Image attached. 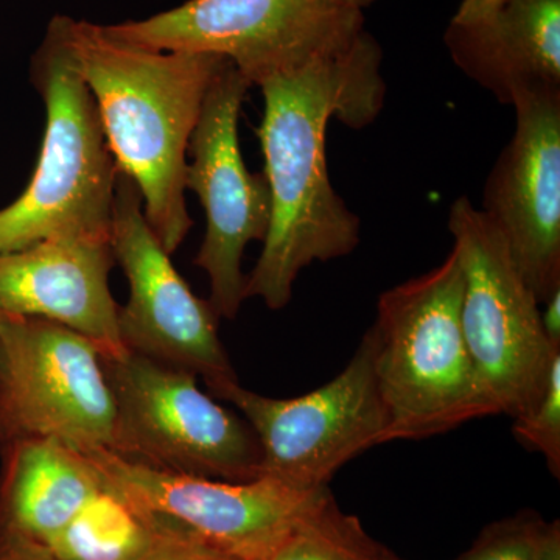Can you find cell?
<instances>
[{"label": "cell", "mask_w": 560, "mask_h": 560, "mask_svg": "<svg viewBox=\"0 0 560 560\" xmlns=\"http://www.w3.org/2000/svg\"><path fill=\"white\" fill-rule=\"evenodd\" d=\"M259 128L271 220L245 300L282 311L294 282L313 261L349 256L360 243V219L330 183L326 139L331 119L353 130L377 119L385 103L382 49L364 32L340 57L267 81Z\"/></svg>", "instance_id": "1"}, {"label": "cell", "mask_w": 560, "mask_h": 560, "mask_svg": "<svg viewBox=\"0 0 560 560\" xmlns=\"http://www.w3.org/2000/svg\"><path fill=\"white\" fill-rule=\"evenodd\" d=\"M66 33L117 167L135 180L145 219L172 256L194 226L184 200L190 136L228 60L145 49L68 16Z\"/></svg>", "instance_id": "2"}, {"label": "cell", "mask_w": 560, "mask_h": 560, "mask_svg": "<svg viewBox=\"0 0 560 560\" xmlns=\"http://www.w3.org/2000/svg\"><path fill=\"white\" fill-rule=\"evenodd\" d=\"M455 250L440 267L386 290L366 331L388 441H416L485 418L463 327Z\"/></svg>", "instance_id": "3"}, {"label": "cell", "mask_w": 560, "mask_h": 560, "mask_svg": "<svg viewBox=\"0 0 560 560\" xmlns=\"http://www.w3.org/2000/svg\"><path fill=\"white\" fill-rule=\"evenodd\" d=\"M32 79L46 103V136L27 189L0 210V254L60 232L110 234L119 167L73 62L66 16L51 20L33 58Z\"/></svg>", "instance_id": "4"}, {"label": "cell", "mask_w": 560, "mask_h": 560, "mask_svg": "<svg viewBox=\"0 0 560 560\" xmlns=\"http://www.w3.org/2000/svg\"><path fill=\"white\" fill-rule=\"evenodd\" d=\"M448 230L463 271L460 327L482 415L515 418L539 401L560 348L548 341L541 304L506 242L469 198L453 202Z\"/></svg>", "instance_id": "5"}, {"label": "cell", "mask_w": 560, "mask_h": 560, "mask_svg": "<svg viewBox=\"0 0 560 560\" xmlns=\"http://www.w3.org/2000/svg\"><path fill=\"white\" fill-rule=\"evenodd\" d=\"M105 27L145 49L219 55L259 88L340 57L366 32L363 10L350 0H189Z\"/></svg>", "instance_id": "6"}, {"label": "cell", "mask_w": 560, "mask_h": 560, "mask_svg": "<svg viewBox=\"0 0 560 560\" xmlns=\"http://www.w3.org/2000/svg\"><path fill=\"white\" fill-rule=\"evenodd\" d=\"M102 359L116 401L109 452L168 474L231 482L261 477L249 423L202 393L197 375L128 349Z\"/></svg>", "instance_id": "7"}, {"label": "cell", "mask_w": 560, "mask_h": 560, "mask_svg": "<svg viewBox=\"0 0 560 560\" xmlns=\"http://www.w3.org/2000/svg\"><path fill=\"white\" fill-rule=\"evenodd\" d=\"M116 401L101 349L79 331L0 312V445L50 438L113 451Z\"/></svg>", "instance_id": "8"}, {"label": "cell", "mask_w": 560, "mask_h": 560, "mask_svg": "<svg viewBox=\"0 0 560 560\" xmlns=\"http://www.w3.org/2000/svg\"><path fill=\"white\" fill-rule=\"evenodd\" d=\"M245 416L261 451V475L304 489L327 488L349 460L388 441L368 334L329 383L293 399H272L232 382L212 394Z\"/></svg>", "instance_id": "9"}, {"label": "cell", "mask_w": 560, "mask_h": 560, "mask_svg": "<svg viewBox=\"0 0 560 560\" xmlns=\"http://www.w3.org/2000/svg\"><path fill=\"white\" fill-rule=\"evenodd\" d=\"M103 480L140 510L180 526L237 560H272L305 518L330 499L261 475L231 482L150 469L109 451L84 453Z\"/></svg>", "instance_id": "10"}, {"label": "cell", "mask_w": 560, "mask_h": 560, "mask_svg": "<svg viewBox=\"0 0 560 560\" xmlns=\"http://www.w3.org/2000/svg\"><path fill=\"white\" fill-rule=\"evenodd\" d=\"M110 246L130 282V301L119 308L125 349L201 375L210 394L238 382L219 337L220 316L175 270L171 254L145 219L138 186L120 171L114 189Z\"/></svg>", "instance_id": "11"}, {"label": "cell", "mask_w": 560, "mask_h": 560, "mask_svg": "<svg viewBox=\"0 0 560 560\" xmlns=\"http://www.w3.org/2000/svg\"><path fill=\"white\" fill-rule=\"evenodd\" d=\"M250 83L231 61L224 62L208 94L189 149L186 189L206 212V235L195 265L208 272L209 302L220 318L234 319L245 301L243 254L264 242L271 220V191L265 173H250L238 143V117Z\"/></svg>", "instance_id": "12"}, {"label": "cell", "mask_w": 560, "mask_h": 560, "mask_svg": "<svg viewBox=\"0 0 560 560\" xmlns=\"http://www.w3.org/2000/svg\"><path fill=\"white\" fill-rule=\"evenodd\" d=\"M515 131L493 165L481 212L544 304L560 290V90L515 95Z\"/></svg>", "instance_id": "13"}, {"label": "cell", "mask_w": 560, "mask_h": 560, "mask_svg": "<svg viewBox=\"0 0 560 560\" xmlns=\"http://www.w3.org/2000/svg\"><path fill=\"white\" fill-rule=\"evenodd\" d=\"M110 234L60 232L0 254V312L54 320L120 355L119 305L109 291Z\"/></svg>", "instance_id": "14"}, {"label": "cell", "mask_w": 560, "mask_h": 560, "mask_svg": "<svg viewBox=\"0 0 560 560\" xmlns=\"http://www.w3.org/2000/svg\"><path fill=\"white\" fill-rule=\"evenodd\" d=\"M453 62L497 101L560 90V0H506L480 20L452 21L444 36Z\"/></svg>", "instance_id": "15"}, {"label": "cell", "mask_w": 560, "mask_h": 560, "mask_svg": "<svg viewBox=\"0 0 560 560\" xmlns=\"http://www.w3.org/2000/svg\"><path fill=\"white\" fill-rule=\"evenodd\" d=\"M0 541L46 548L102 489L84 453L50 438L0 445Z\"/></svg>", "instance_id": "16"}, {"label": "cell", "mask_w": 560, "mask_h": 560, "mask_svg": "<svg viewBox=\"0 0 560 560\" xmlns=\"http://www.w3.org/2000/svg\"><path fill=\"white\" fill-rule=\"evenodd\" d=\"M156 529L153 515L103 480L102 489L46 550L57 560H138L149 550Z\"/></svg>", "instance_id": "17"}, {"label": "cell", "mask_w": 560, "mask_h": 560, "mask_svg": "<svg viewBox=\"0 0 560 560\" xmlns=\"http://www.w3.org/2000/svg\"><path fill=\"white\" fill-rule=\"evenodd\" d=\"M381 548L359 518L345 514L330 497L301 523L272 560H374Z\"/></svg>", "instance_id": "18"}, {"label": "cell", "mask_w": 560, "mask_h": 560, "mask_svg": "<svg viewBox=\"0 0 560 560\" xmlns=\"http://www.w3.org/2000/svg\"><path fill=\"white\" fill-rule=\"evenodd\" d=\"M547 525L534 511L489 523L455 560H540Z\"/></svg>", "instance_id": "19"}, {"label": "cell", "mask_w": 560, "mask_h": 560, "mask_svg": "<svg viewBox=\"0 0 560 560\" xmlns=\"http://www.w3.org/2000/svg\"><path fill=\"white\" fill-rule=\"evenodd\" d=\"M512 433L529 452L540 453L552 477H560V355L552 361L547 388L530 410L515 416Z\"/></svg>", "instance_id": "20"}, {"label": "cell", "mask_w": 560, "mask_h": 560, "mask_svg": "<svg viewBox=\"0 0 560 560\" xmlns=\"http://www.w3.org/2000/svg\"><path fill=\"white\" fill-rule=\"evenodd\" d=\"M154 518L158 523L156 536L149 550L138 560H237L197 534Z\"/></svg>", "instance_id": "21"}, {"label": "cell", "mask_w": 560, "mask_h": 560, "mask_svg": "<svg viewBox=\"0 0 560 560\" xmlns=\"http://www.w3.org/2000/svg\"><path fill=\"white\" fill-rule=\"evenodd\" d=\"M541 305L540 318L545 335L555 348H560V290Z\"/></svg>", "instance_id": "22"}, {"label": "cell", "mask_w": 560, "mask_h": 560, "mask_svg": "<svg viewBox=\"0 0 560 560\" xmlns=\"http://www.w3.org/2000/svg\"><path fill=\"white\" fill-rule=\"evenodd\" d=\"M0 560H57L38 545L3 544L0 541Z\"/></svg>", "instance_id": "23"}, {"label": "cell", "mask_w": 560, "mask_h": 560, "mask_svg": "<svg viewBox=\"0 0 560 560\" xmlns=\"http://www.w3.org/2000/svg\"><path fill=\"white\" fill-rule=\"evenodd\" d=\"M504 2L506 0H460L459 9L452 21L470 22L480 20V18L489 14L490 11L499 9L501 3Z\"/></svg>", "instance_id": "24"}, {"label": "cell", "mask_w": 560, "mask_h": 560, "mask_svg": "<svg viewBox=\"0 0 560 560\" xmlns=\"http://www.w3.org/2000/svg\"><path fill=\"white\" fill-rule=\"evenodd\" d=\"M540 560H560V523H548Z\"/></svg>", "instance_id": "25"}, {"label": "cell", "mask_w": 560, "mask_h": 560, "mask_svg": "<svg viewBox=\"0 0 560 560\" xmlns=\"http://www.w3.org/2000/svg\"><path fill=\"white\" fill-rule=\"evenodd\" d=\"M374 560H404L400 559L399 556L394 555L393 551L388 550V548L383 547L381 548V551H378V555L375 556Z\"/></svg>", "instance_id": "26"}, {"label": "cell", "mask_w": 560, "mask_h": 560, "mask_svg": "<svg viewBox=\"0 0 560 560\" xmlns=\"http://www.w3.org/2000/svg\"><path fill=\"white\" fill-rule=\"evenodd\" d=\"M350 2L355 3L357 7H360L361 10L368 9L374 0H350Z\"/></svg>", "instance_id": "27"}]
</instances>
